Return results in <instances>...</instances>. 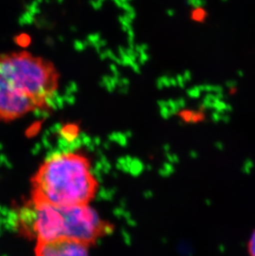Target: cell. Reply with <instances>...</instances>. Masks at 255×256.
Returning <instances> with one entry per match:
<instances>
[{
    "mask_svg": "<svg viewBox=\"0 0 255 256\" xmlns=\"http://www.w3.org/2000/svg\"><path fill=\"white\" fill-rule=\"evenodd\" d=\"M59 76L50 60L29 52L0 54V121L12 122L48 107Z\"/></svg>",
    "mask_w": 255,
    "mask_h": 256,
    "instance_id": "obj_1",
    "label": "cell"
},
{
    "mask_svg": "<svg viewBox=\"0 0 255 256\" xmlns=\"http://www.w3.org/2000/svg\"><path fill=\"white\" fill-rule=\"evenodd\" d=\"M89 160L76 152L49 156L32 178V198L58 206L88 205L96 194Z\"/></svg>",
    "mask_w": 255,
    "mask_h": 256,
    "instance_id": "obj_2",
    "label": "cell"
},
{
    "mask_svg": "<svg viewBox=\"0 0 255 256\" xmlns=\"http://www.w3.org/2000/svg\"><path fill=\"white\" fill-rule=\"evenodd\" d=\"M21 220L38 242L70 239L90 246L112 230L88 205L58 206L32 200L22 210Z\"/></svg>",
    "mask_w": 255,
    "mask_h": 256,
    "instance_id": "obj_3",
    "label": "cell"
},
{
    "mask_svg": "<svg viewBox=\"0 0 255 256\" xmlns=\"http://www.w3.org/2000/svg\"><path fill=\"white\" fill-rule=\"evenodd\" d=\"M89 246L75 240L58 239L38 242L36 256H88Z\"/></svg>",
    "mask_w": 255,
    "mask_h": 256,
    "instance_id": "obj_4",
    "label": "cell"
},
{
    "mask_svg": "<svg viewBox=\"0 0 255 256\" xmlns=\"http://www.w3.org/2000/svg\"><path fill=\"white\" fill-rule=\"evenodd\" d=\"M79 132V127L75 124H69L62 128V134L66 138H76Z\"/></svg>",
    "mask_w": 255,
    "mask_h": 256,
    "instance_id": "obj_5",
    "label": "cell"
},
{
    "mask_svg": "<svg viewBox=\"0 0 255 256\" xmlns=\"http://www.w3.org/2000/svg\"><path fill=\"white\" fill-rule=\"evenodd\" d=\"M248 256H255V230L248 240Z\"/></svg>",
    "mask_w": 255,
    "mask_h": 256,
    "instance_id": "obj_6",
    "label": "cell"
}]
</instances>
